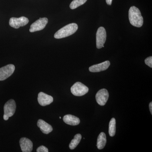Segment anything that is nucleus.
Here are the masks:
<instances>
[{"mask_svg":"<svg viewBox=\"0 0 152 152\" xmlns=\"http://www.w3.org/2000/svg\"><path fill=\"white\" fill-rule=\"evenodd\" d=\"M129 18L130 23L134 26L140 28L143 24V18L141 13L139 9L134 6L131 7L129 10Z\"/></svg>","mask_w":152,"mask_h":152,"instance_id":"f257e3e1","label":"nucleus"},{"mask_svg":"<svg viewBox=\"0 0 152 152\" xmlns=\"http://www.w3.org/2000/svg\"><path fill=\"white\" fill-rule=\"evenodd\" d=\"M78 26L75 23L69 24L59 30L54 35L56 39H60L66 37L73 34L77 31Z\"/></svg>","mask_w":152,"mask_h":152,"instance_id":"f03ea898","label":"nucleus"},{"mask_svg":"<svg viewBox=\"0 0 152 152\" xmlns=\"http://www.w3.org/2000/svg\"><path fill=\"white\" fill-rule=\"evenodd\" d=\"M16 104L13 99H10L6 103L4 106V119L7 121L9 118L12 116L15 112Z\"/></svg>","mask_w":152,"mask_h":152,"instance_id":"7ed1b4c3","label":"nucleus"},{"mask_svg":"<svg viewBox=\"0 0 152 152\" xmlns=\"http://www.w3.org/2000/svg\"><path fill=\"white\" fill-rule=\"evenodd\" d=\"M88 91V88L80 82L75 83L71 88L72 94L77 96H84L87 94Z\"/></svg>","mask_w":152,"mask_h":152,"instance_id":"20e7f679","label":"nucleus"},{"mask_svg":"<svg viewBox=\"0 0 152 152\" xmlns=\"http://www.w3.org/2000/svg\"><path fill=\"white\" fill-rule=\"evenodd\" d=\"M107 39V33L105 29L103 27H100L98 29L96 34V43L98 49L102 48L104 47Z\"/></svg>","mask_w":152,"mask_h":152,"instance_id":"39448f33","label":"nucleus"},{"mask_svg":"<svg viewBox=\"0 0 152 152\" xmlns=\"http://www.w3.org/2000/svg\"><path fill=\"white\" fill-rule=\"evenodd\" d=\"M48 22V20L47 18H40L39 19L31 25L29 30L31 32H34L43 29L46 26Z\"/></svg>","mask_w":152,"mask_h":152,"instance_id":"423d86ee","label":"nucleus"},{"mask_svg":"<svg viewBox=\"0 0 152 152\" xmlns=\"http://www.w3.org/2000/svg\"><path fill=\"white\" fill-rule=\"evenodd\" d=\"M29 22L28 19L25 17L20 18H12L10 19L9 24L10 26L15 28H19L20 27L24 26Z\"/></svg>","mask_w":152,"mask_h":152,"instance_id":"0eeeda50","label":"nucleus"},{"mask_svg":"<svg viewBox=\"0 0 152 152\" xmlns=\"http://www.w3.org/2000/svg\"><path fill=\"white\" fill-rule=\"evenodd\" d=\"M15 66L9 64L0 68V81L4 80L13 74Z\"/></svg>","mask_w":152,"mask_h":152,"instance_id":"6e6552de","label":"nucleus"},{"mask_svg":"<svg viewBox=\"0 0 152 152\" xmlns=\"http://www.w3.org/2000/svg\"><path fill=\"white\" fill-rule=\"evenodd\" d=\"M109 97V94L107 90L106 89L100 90L96 95V101L100 106L105 105Z\"/></svg>","mask_w":152,"mask_h":152,"instance_id":"1a4fd4ad","label":"nucleus"},{"mask_svg":"<svg viewBox=\"0 0 152 152\" xmlns=\"http://www.w3.org/2000/svg\"><path fill=\"white\" fill-rule=\"evenodd\" d=\"M38 101L39 104L42 106L48 105L53 101V98L43 92H40L38 94Z\"/></svg>","mask_w":152,"mask_h":152,"instance_id":"9d476101","label":"nucleus"},{"mask_svg":"<svg viewBox=\"0 0 152 152\" xmlns=\"http://www.w3.org/2000/svg\"><path fill=\"white\" fill-rule=\"evenodd\" d=\"M19 143L22 152H31L32 151L33 144L29 139L26 137L22 138L20 139Z\"/></svg>","mask_w":152,"mask_h":152,"instance_id":"9b49d317","label":"nucleus"},{"mask_svg":"<svg viewBox=\"0 0 152 152\" xmlns=\"http://www.w3.org/2000/svg\"><path fill=\"white\" fill-rule=\"evenodd\" d=\"M110 65V63L109 61H106L100 64L91 66L89 68V70L91 72H99L106 70L109 67Z\"/></svg>","mask_w":152,"mask_h":152,"instance_id":"f8f14e48","label":"nucleus"},{"mask_svg":"<svg viewBox=\"0 0 152 152\" xmlns=\"http://www.w3.org/2000/svg\"><path fill=\"white\" fill-rule=\"evenodd\" d=\"M37 126L40 128L42 132L45 134H48L53 130V127L50 125L42 119L38 120Z\"/></svg>","mask_w":152,"mask_h":152,"instance_id":"ddd939ff","label":"nucleus"},{"mask_svg":"<svg viewBox=\"0 0 152 152\" xmlns=\"http://www.w3.org/2000/svg\"><path fill=\"white\" fill-rule=\"evenodd\" d=\"M63 121L67 124L71 126H77L80 122V119L72 115H66L63 118Z\"/></svg>","mask_w":152,"mask_h":152,"instance_id":"4468645a","label":"nucleus"},{"mask_svg":"<svg viewBox=\"0 0 152 152\" xmlns=\"http://www.w3.org/2000/svg\"><path fill=\"white\" fill-rule=\"evenodd\" d=\"M107 143V138L104 132H101L98 137L97 141V147L99 149H103Z\"/></svg>","mask_w":152,"mask_h":152,"instance_id":"2eb2a0df","label":"nucleus"},{"mask_svg":"<svg viewBox=\"0 0 152 152\" xmlns=\"http://www.w3.org/2000/svg\"><path fill=\"white\" fill-rule=\"evenodd\" d=\"M82 139V135L80 134H77L74 137V138L71 141L69 145V148L71 150H74L80 143Z\"/></svg>","mask_w":152,"mask_h":152,"instance_id":"dca6fc26","label":"nucleus"},{"mask_svg":"<svg viewBox=\"0 0 152 152\" xmlns=\"http://www.w3.org/2000/svg\"><path fill=\"white\" fill-rule=\"evenodd\" d=\"M116 133V120L115 118H112L109 123V134L110 137L115 135Z\"/></svg>","mask_w":152,"mask_h":152,"instance_id":"f3484780","label":"nucleus"},{"mask_svg":"<svg viewBox=\"0 0 152 152\" xmlns=\"http://www.w3.org/2000/svg\"><path fill=\"white\" fill-rule=\"evenodd\" d=\"M87 0H73L70 5V8L72 10H74L78 7L84 4Z\"/></svg>","mask_w":152,"mask_h":152,"instance_id":"a211bd4d","label":"nucleus"},{"mask_svg":"<svg viewBox=\"0 0 152 152\" xmlns=\"http://www.w3.org/2000/svg\"><path fill=\"white\" fill-rule=\"evenodd\" d=\"M145 64L149 66L150 67L152 68V57L150 56L145 59Z\"/></svg>","mask_w":152,"mask_h":152,"instance_id":"6ab92c4d","label":"nucleus"},{"mask_svg":"<svg viewBox=\"0 0 152 152\" xmlns=\"http://www.w3.org/2000/svg\"><path fill=\"white\" fill-rule=\"evenodd\" d=\"M37 152H48V149L46 147L42 145L39 147L37 149Z\"/></svg>","mask_w":152,"mask_h":152,"instance_id":"aec40b11","label":"nucleus"},{"mask_svg":"<svg viewBox=\"0 0 152 152\" xmlns=\"http://www.w3.org/2000/svg\"><path fill=\"white\" fill-rule=\"evenodd\" d=\"M106 3L109 5H111L113 0H106Z\"/></svg>","mask_w":152,"mask_h":152,"instance_id":"412c9836","label":"nucleus"},{"mask_svg":"<svg viewBox=\"0 0 152 152\" xmlns=\"http://www.w3.org/2000/svg\"><path fill=\"white\" fill-rule=\"evenodd\" d=\"M149 109L151 114L152 115V102H151L149 104Z\"/></svg>","mask_w":152,"mask_h":152,"instance_id":"4be33fe9","label":"nucleus"},{"mask_svg":"<svg viewBox=\"0 0 152 152\" xmlns=\"http://www.w3.org/2000/svg\"><path fill=\"white\" fill-rule=\"evenodd\" d=\"M61 117H60V119H61Z\"/></svg>","mask_w":152,"mask_h":152,"instance_id":"5701e85b","label":"nucleus"}]
</instances>
